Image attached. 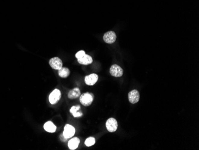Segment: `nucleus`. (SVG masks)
Masks as SVG:
<instances>
[{
    "label": "nucleus",
    "mask_w": 199,
    "mask_h": 150,
    "mask_svg": "<svg viewBox=\"0 0 199 150\" xmlns=\"http://www.w3.org/2000/svg\"><path fill=\"white\" fill-rule=\"evenodd\" d=\"M80 102L83 105L88 107L92 104L94 100V96L92 93L86 92L80 95Z\"/></svg>",
    "instance_id": "nucleus-1"
},
{
    "label": "nucleus",
    "mask_w": 199,
    "mask_h": 150,
    "mask_svg": "<svg viewBox=\"0 0 199 150\" xmlns=\"http://www.w3.org/2000/svg\"><path fill=\"white\" fill-rule=\"evenodd\" d=\"M116 40V35L113 31H109L104 34L103 40L107 44H113Z\"/></svg>",
    "instance_id": "nucleus-6"
},
{
    "label": "nucleus",
    "mask_w": 199,
    "mask_h": 150,
    "mask_svg": "<svg viewBox=\"0 0 199 150\" xmlns=\"http://www.w3.org/2000/svg\"><path fill=\"white\" fill-rule=\"evenodd\" d=\"M98 80V76L96 74H91L85 77L86 85L88 86L94 85Z\"/></svg>",
    "instance_id": "nucleus-9"
},
{
    "label": "nucleus",
    "mask_w": 199,
    "mask_h": 150,
    "mask_svg": "<svg viewBox=\"0 0 199 150\" xmlns=\"http://www.w3.org/2000/svg\"><path fill=\"white\" fill-rule=\"evenodd\" d=\"M79 143H80V140L79 138H72V139H70L68 142V147L69 148L70 150H75L78 147Z\"/></svg>",
    "instance_id": "nucleus-10"
},
{
    "label": "nucleus",
    "mask_w": 199,
    "mask_h": 150,
    "mask_svg": "<svg viewBox=\"0 0 199 150\" xmlns=\"http://www.w3.org/2000/svg\"><path fill=\"white\" fill-rule=\"evenodd\" d=\"M129 101L132 104L137 103L140 100V93L138 90H133L128 93Z\"/></svg>",
    "instance_id": "nucleus-7"
},
{
    "label": "nucleus",
    "mask_w": 199,
    "mask_h": 150,
    "mask_svg": "<svg viewBox=\"0 0 199 150\" xmlns=\"http://www.w3.org/2000/svg\"><path fill=\"white\" fill-rule=\"evenodd\" d=\"M81 95V91L78 88H75L73 90H70L67 96L70 99H76L78 97H79Z\"/></svg>",
    "instance_id": "nucleus-12"
},
{
    "label": "nucleus",
    "mask_w": 199,
    "mask_h": 150,
    "mask_svg": "<svg viewBox=\"0 0 199 150\" xmlns=\"http://www.w3.org/2000/svg\"><path fill=\"white\" fill-rule=\"evenodd\" d=\"M80 109H81V107L79 105L73 106L70 108V112L71 114H72L74 117H79L82 116V112L80 111Z\"/></svg>",
    "instance_id": "nucleus-13"
},
{
    "label": "nucleus",
    "mask_w": 199,
    "mask_h": 150,
    "mask_svg": "<svg viewBox=\"0 0 199 150\" xmlns=\"http://www.w3.org/2000/svg\"><path fill=\"white\" fill-rule=\"evenodd\" d=\"M86 54V52L84 50H81V51H79L77 53H76L75 56L77 59H79V58H81L82 57H83Z\"/></svg>",
    "instance_id": "nucleus-17"
},
{
    "label": "nucleus",
    "mask_w": 199,
    "mask_h": 150,
    "mask_svg": "<svg viewBox=\"0 0 199 150\" xmlns=\"http://www.w3.org/2000/svg\"><path fill=\"white\" fill-rule=\"evenodd\" d=\"M78 62L82 65H89L91 63H92V58L88 55H85L83 57H82L81 58L78 59Z\"/></svg>",
    "instance_id": "nucleus-14"
},
{
    "label": "nucleus",
    "mask_w": 199,
    "mask_h": 150,
    "mask_svg": "<svg viewBox=\"0 0 199 150\" xmlns=\"http://www.w3.org/2000/svg\"><path fill=\"white\" fill-rule=\"evenodd\" d=\"M95 143V139L93 137H89L86 139L85 144L87 147H91Z\"/></svg>",
    "instance_id": "nucleus-16"
},
{
    "label": "nucleus",
    "mask_w": 199,
    "mask_h": 150,
    "mask_svg": "<svg viewBox=\"0 0 199 150\" xmlns=\"http://www.w3.org/2000/svg\"><path fill=\"white\" fill-rule=\"evenodd\" d=\"M49 64L52 68L56 70H59L63 67L62 61L57 57L51 58L49 61Z\"/></svg>",
    "instance_id": "nucleus-8"
},
{
    "label": "nucleus",
    "mask_w": 199,
    "mask_h": 150,
    "mask_svg": "<svg viewBox=\"0 0 199 150\" xmlns=\"http://www.w3.org/2000/svg\"><path fill=\"white\" fill-rule=\"evenodd\" d=\"M75 133V129L73 126L70 124H66L64 126L63 135L66 139L71 138L74 136Z\"/></svg>",
    "instance_id": "nucleus-3"
},
{
    "label": "nucleus",
    "mask_w": 199,
    "mask_h": 150,
    "mask_svg": "<svg viewBox=\"0 0 199 150\" xmlns=\"http://www.w3.org/2000/svg\"><path fill=\"white\" fill-rule=\"evenodd\" d=\"M110 73L114 77H120L123 74V71L120 66L116 64H114L110 67Z\"/></svg>",
    "instance_id": "nucleus-4"
},
{
    "label": "nucleus",
    "mask_w": 199,
    "mask_h": 150,
    "mask_svg": "<svg viewBox=\"0 0 199 150\" xmlns=\"http://www.w3.org/2000/svg\"><path fill=\"white\" fill-rule=\"evenodd\" d=\"M106 126L107 130L110 132H115L118 126V124L116 120L114 118H110L106 121Z\"/></svg>",
    "instance_id": "nucleus-5"
},
{
    "label": "nucleus",
    "mask_w": 199,
    "mask_h": 150,
    "mask_svg": "<svg viewBox=\"0 0 199 150\" xmlns=\"http://www.w3.org/2000/svg\"><path fill=\"white\" fill-rule=\"evenodd\" d=\"M61 97V93L60 90L56 89L53 90L49 96V102L51 104H56Z\"/></svg>",
    "instance_id": "nucleus-2"
},
{
    "label": "nucleus",
    "mask_w": 199,
    "mask_h": 150,
    "mask_svg": "<svg viewBox=\"0 0 199 150\" xmlns=\"http://www.w3.org/2000/svg\"><path fill=\"white\" fill-rule=\"evenodd\" d=\"M44 129L45 131L49 133H54L56 130V126L51 121H47L44 125Z\"/></svg>",
    "instance_id": "nucleus-11"
},
{
    "label": "nucleus",
    "mask_w": 199,
    "mask_h": 150,
    "mask_svg": "<svg viewBox=\"0 0 199 150\" xmlns=\"http://www.w3.org/2000/svg\"><path fill=\"white\" fill-rule=\"evenodd\" d=\"M58 75L61 78H67L70 75V71L67 68L62 67L58 70Z\"/></svg>",
    "instance_id": "nucleus-15"
}]
</instances>
